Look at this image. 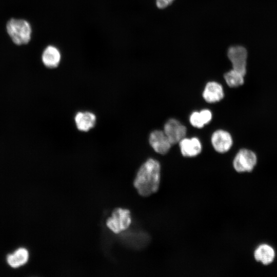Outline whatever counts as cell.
Here are the masks:
<instances>
[{
	"label": "cell",
	"instance_id": "15",
	"mask_svg": "<svg viewBox=\"0 0 277 277\" xmlns=\"http://www.w3.org/2000/svg\"><path fill=\"white\" fill-rule=\"evenodd\" d=\"M29 259V252L24 248H19L7 258L8 264L13 268H17L25 264Z\"/></svg>",
	"mask_w": 277,
	"mask_h": 277
},
{
	"label": "cell",
	"instance_id": "10",
	"mask_svg": "<svg viewBox=\"0 0 277 277\" xmlns=\"http://www.w3.org/2000/svg\"><path fill=\"white\" fill-rule=\"evenodd\" d=\"M203 97L208 103H213L221 101L224 96L222 85L216 82H209L203 92Z\"/></svg>",
	"mask_w": 277,
	"mask_h": 277
},
{
	"label": "cell",
	"instance_id": "14",
	"mask_svg": "<svg viewBox=\"0 0 277 277\" xmlns=\"http://www.w3.org/2000/svg\"><path fill=\"white\" fill-rule=\"evenodd\" d=\"M212 116V113L209 110L203 109L200 112H192L190 115L189 121L192 126L202 128L210 122Z\"/></svg>",
	"mask_w": 277,
	"mask_h": 277
},
{
	"label": "cell",
	"instance_id": "7",
	"mask_svg": "<svg viewBox=\"0 0 277 277\" xmlns=\"http://www.w3.org/2000/svg\"><path fill=\"white\" fill-rule=\"evenodd\" d=\"M211 142L214 150L223 153L227 152L231 147L233 140L231 134L224 130H217L211 136Z\"/></svg>",
	"mask_w": 277,
	"mask_h": 277
},
{
	"label": "cell",
	"instance_id": "1",
	"mask_svg": "<svg viewBox=\"0 0 277 277\" xmlns=\"http://www.w3.org/2000/svg\"><path fill=\"white\" fill-rule=\"evenodd\" d=\"M160 179V163L154 159L150 158L138 170L133 185L140 195L148 196L158 190Z\"/></svg>",
	"mask_w": 277,
	"mask_h": 277
},
{
	"label": "cell",
	"instance_id": "4",
	"mask_svg": "<svg viewBox=\"0 0 277 277\" xmlns=\"http://www.w3.org/2000/svg\"><path fill=\"white\" fill-rule=\"evenodd\" d=\"M257 163V156L252 151L241 149L235 155L233 161V166L238 172H251Z\"/></svg>",
	"mask_w": 277,
	"mask_h": 277
},
{
	"label": "cell",
	"instance_id": "11",
	"mask_svg": "<svg viewBox=\"0 0 277 277\" xmlns=\"http://www.w3.org/2000/svg\"><path fill=\"white\" fill-rule=\"evenodd\" d=\"M96 117L90 111H79L74 116V122L77 129L83 132H87L94 127Z\"/></svg>",
	"mask_w": 277,
	"mask_h": 277
},
{
	"label": "cell",
	"instance_id": "16",
	"mask_svg": "<svg viewBox=\"0 0 277 277\" xmlns=\"http://www.w3.org/2000/svg\"><path fill=\"white\" fill-rule=\"evenodd\" d=\"M244 76L241 73L232 69L225 74L224 78L229 87L235 88L244 84Z\"/></svg>",
	"mask_w": 277,
	"mask_h": 277
},
{
	"label": "cell",
	"instance_id": "9",
	"mask_svg": "<svg viewBox=\"0 0 277 277\" xmlns=\"http://www.w3.org/2000/svg\"><path fill=\"white\" fill-rule=\"evenodd\" d=\"M182 154L185 157H194L202 151V144L200 140L195 137L183 138L179 142Z\"/></svg>",
	"mask_w": 277,
	"mask_h": 277
},
{
	"label": "cell",
	"instance_id": "5",
	"mask_svg": "<svg viewBox=\"0 0 277 277\" xmlns=\"http://www.w3.org/2000/svg\"><path fill=\"white\" fill-rule=\"evenodd\" d=\"M227 55L232 64V69L245 76L246 73L247 56L246 49L240 46L231 47L228 50Z\"/></svg>",
	"mask_w": 277,
	"mask_h": 277
},
{
	"label": "cell",
	"instance_id": "6",
	"mask_svg": "<svg viewBox=\"0 0 277 277\" xmlns=\"http://www.w3.org/2000/svg\"><path fill=\"white\" fill-rule=\"evenodd\" d=\"M163 131L172 145L185 137L187 129L178 120L171 118L165 123Z\"/></svg>",
	"mask_w": 277,
	"mask_h": 277
},
{
	"label": "cell",
	"instance_id": "13",
	"mask_svg": "<svg viewBox=\"0 0 277 277\" xmlns=\"http://www.w3.org/2000/svg\"><path fill=\"white\" fill-rule=\"evenodd\" d=\"M275 256L274 249L267 244L260 245L254 252L255 260L265 265L271 264L274 261Z\"/></svg>",
	"mask_w": 277,
	"mask_h": 277
},
{
	"label": "cell",
	"instance_id": "2",
	"mask_svg": "<svg viewBox=\"0 0 277 277\" xmlns=\"http://www.w3.org/2000/svg\"><path fill=\"white\" fill-rule=\"evenodd\" d=\"M6 30L12 41L16 45L26 44L31 39V26L25 19H10L7 23Z\"/></svg>",
	"mask_w": 277,
	"mask_h": 277
},
{
	"label": "cell",
	"instance_id": "3",
	"mask_svg": "<svg viewBox=\"0 0 277 277\" xmlns=\"http://www.w3.org/2000/svg\"><path fill=\"white\" fill-rule=\"evenodd\" d=\"M131 223L130 212L122 208L115 209L106 221L107 227L115 233L126 230Z\"/></svg>",
	"mask_w": 277,
	"mask_h": 277
},
{
	"label": "cell",
	"instance_id": "8",
	"mask_svg": "<svg viewBox=\"0 0 277 277\" xmlns=\"http://www.w3.org/2000/svg\"><path fill=\"white\" fill-rule=\"evenodd\" d=\"M149 142L153 149L161 154L167 153L172 145L164 132L159 130H154L150 133Z\"/></svg>",
	"mask_w": 277,
	"mask_h": 277
},
{
	"label": "cell",
	"instance_id": "12",
	"mask_svg": "<svg viewBox=\"0 0 277 277\" xmlns=\"http://www.w3.org/2000/svg\"><path fill=\"white\" fill-rule=\"evenodd\" d=\"M61 60V54L59 50L53 46H48L44 50L42 55L43 65L48 68L57 67Z\"/></svg>",
	"mask_w": 277,
	"mask_h": 277
},
{
	"label": "cell",
	"instance_id": "17",
	"mask_svg": "<svg viewBox=\"0 0 277 277\" xmlns=\"http://www.w3.org/2000/svg\"><path fill=\"white\" fill-rule=\"evenodd\" d=\"M174 0H156V6L160 9L168 6Z\"/></svg>",
	"mask_w": 277,
	"mask_h": 277
}]
</instances>
